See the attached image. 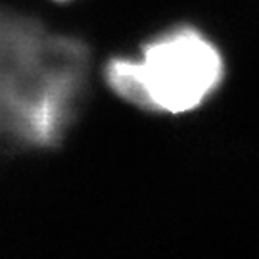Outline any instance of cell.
<instances>
[{
  "label": "cell",
  "instance_id": "cell-2",
  "mask_svg": "<svg viewBox=\"0 0 259 259\" xmlns=\"http://www.w3.org/2000/svg\"><path fill=\"white\" fill-rule=\"evenodd\" d=\"M223 73V58L213 42L196 29L179 27L146 45L139 60L110 62L106 79L135 106L185 113L211 96Z\"/></svg>",
  "mask_w": 259,
  "mask_h": 259
},
{
  "label": "cell",
  "instance_id": "cell-1",
  "mask_svg": "<svg viewBox=\"0 0 259 259\" xmlns=\"http://www.w3.org/2000/svg\"><path fill=\"white\" fill-rule=\"evenodd\" d=\"M89 67L91 54L81 40L0 8V137L56 146L81 108Z\"/></svg>",
  "mask_w": 259,
  "mask_h": 259
}]
</instances>
